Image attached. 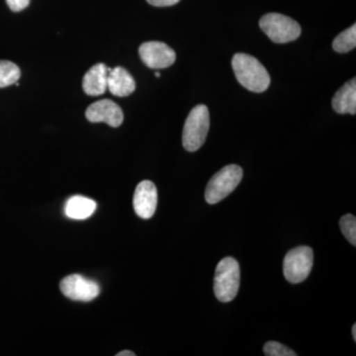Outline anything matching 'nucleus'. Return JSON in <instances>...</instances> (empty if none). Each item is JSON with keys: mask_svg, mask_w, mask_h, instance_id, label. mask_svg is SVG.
<instances>
[{"mask_svg": "<svg viewBox=\"0 0 356 356\" xmlns=\"http://www.w3.org/2000/svg\"><path fill=\"white\" fill-rule=\"evenodd\" d=\"M234 72L243 88L254 92H264L270 84V76L259 60L247 55L236 54L232 60Z\"/></svg>", "mask_w": 356, "mask_h": 356, "instance_id": "f257e3e1", "label": "nucleus"}, {"mask_svg": "<svg viewBox=\"0 0 356 356\" xmlns=\"http://www.w3.org/2000/svg\"><path fill=\"white\" fill-rule=\"evenodd\" d=\"M241 271L233 257H225L218 264L214 278L216 298L222 303L233 301L240 289Z\"/></svg>", "mask_w": 356, "mask_h": 356, "instance_id": "f03ea898", "label": "nucleus"}, {"mask_svg": "<svg viewBox=\"0 0 356 356\" xmlns=\"http://www.w3.org/2000/svg\"><path fill=\"white\" fill-rule=\"evenodd\" d=\"M210 128V115L207 106L194 107L185 121L182 144L188 152H196L203 146Z\"/></svg>", "mask_w": 356, "mask_h": 356, "instance_id": "7ed1b4c3", "label": "nucleus"}, {"mask_svg": "<svg viewBox=\"0 0 356 356\" xmlns=\"http://www.w3.org/2000/svg\"><path fill=\"white\" fill-rule=\"evenodd\" d=\"M243 170L241 166L229 165L222 168L211 178L205 191L207 203L217 204L229 196L242 181Z\"/></svg>", "mask_w": 356, "mask_h": 356, "instance_id": "20e7f679", "label": "nucleus"}, {"mask_svg": "<svg viewBox=\"0 0 356 356\" xmlns=\"http://www.w3.org/2000/svg\"><path fill=\"white\" fill-rule=\"evenodd\" d=\"M259 26L274 43H289L299 38L301 34V27L298 23L283 14H266L262 16Z\"/></svg>", "mask_w": 356, "mask_h": 356, "instance_id": "39448f33", "label": "nucleus"}, {"mask_svg": "<svg viewBox=\"0 0 356 356\" xmlns=\"http://www.w3.org/2000/svg\"><path fill=\"white\" fill-rule=\"evenodd\" d=\"M314 264V252L310 247L293 248L283 261V273L293 284L303 282L311 273Z\"/></svg>", "mask_w": 356, "mask_h": 356, "instance_id": "423d86ee", "label": "nucleus"}, {"mask_svg": "<svg viewBox=\"0 0 356 356\" xmlns=\"http://www.w3.org/2000/svg\"><path fill=\"white\" fill-rule=\"evenodd\" d=\"M60 291L74 301L90 302L99 295L100 287L95 281L79 274L67 276L60 282Z\"/></svg>", "mask_w": 356, "mask_h": 356, "instance_id": "0eeeda50", "label": "nucleus"}, {"mask_svg": "<svg viewBox=\"0 0 356 356\" xmlns=\"http://www.w3.org/2000/svg\"><path fill=\"white\" fill-rule=\"evenodd\" d=\"M140 57L151 69H165L175 64L177 55L170 47L161 42L152 41L140 44Z\"/></svg>", "mask_w": 356, "mask_h": 356, "instance_id": "6e6552de", "label": "nucleus"}, {"mask_svg": "<svg viewBox=\"0 0 356 356\" xmlns=\"http://www.w3.org/2000/svg\"><path fill=\"white\" fill-rule=\"evenodd\" d=\"M86 118L91 123H106L110 127L117 128L124 120L123 111L119 105L109 99H102L89 105Z\"/></svg>", "mask_w": 356, "mask_h": 356, "instance_id": "1a4fd4ad", "label": "nucleus"}, {"mask_svg": "<svg viewBox=\"0 0 356 356\" xmlns=\"http://www.w3.org/2000/svg\"><path fill=\"white\" fill-rule=\"evenodd\" d=\"M133 205L136 214L142 219L153 217L158 205V191L156 185L149 180L140 182L134 194Z\"/></svg>", "mask_w": 356, "mask_h": 356, "instance_id": "9d476101", "label": "nucleus"}, {"mask_svg": "<svg viewBox=\"0 0 356 356\" xmlns=\"http://www.w3.org/2000/svg\"><path fill=\"white\" fill-rule=\"evenodd\" d=\"M111 69L104 64L93 65L83 76V88L84 92L89 96L104 95L107 90V79Z\"/></svg>", "mask_w": 356, "mask_h": 356, "instance_id": "9b49d317", "label": "nucleus"}, {"mask_svg": "<svg viewBox=\"0 0 356 356\" xmlns=\"http://www.w3.org/2000/svg\"><path fill=\"white\" fill-rule=\"evenodd\" d=\"M107 89L114 96L126 97L135 91L136 83L127 70L124 67H117L109 72Z\"/></svg>", "mask_w": 356, "mask_h": 356, "instance_id": "f8f14e48", "label": "nucleus"}, {"mask_svg": "<svg viewBox=\"0 0 356 356\" xmlns=\"http://www.w3.org/2000/svg\"><path fill=\"white\" fill-rule=\"evenodd\" d=\"M332 107L339 114L356 113V79H350L337 91L332 98Z\"/></svg>", "mask_w": 356, "mask_h": 356, "instance_id": "ddd939ff", "label": "nucleus"}, {"mask_svg": "<svg viewBox=\"0 0 356 356\" xmlns=\"http://www.w3.org/2000/svg\"><path fill=\"white\" fill-rule=\"evenodd\" d=\"M96 207L97 205L92 199L81 195L72 196L65 203V214L70 219L86 220L92 216Z\"/></svg>", "mask_w": 356, "mask_h": 356, "instance_id": "4468645a", "label": "nucleus"}, {"mask_svg": "<svg viewBox=\"0 0 356 356\" xmlns=\"http://www.w3.org/2000/svg\"><path fill=\"white\" fill-rule=\"evenodd\" d=\"M21 72L18 65L9 60H0V88L13 86L19 81Z\"/></svg>", "mask_w": 356, "mask_h": 356, "instance_id": "2eb2a0df", "label": "nucleus"}, {"mask_svg": "<svg viewBox=\"0 0 356 356\" xmlns=\"http://www.w3.org/2000/svg\"><path fill=\"white\" fill-rule=\"evenodd\" d=\"M356 46V25H353L348 30L341 33L332 43V48L337 53H348Z\"/></svg>", "mask_w": 356, "mask_h": 356, "instance_id": "dca6fc26", "label": "nucleus"}, {"mask_svg": "<svg viewBox=\"0 0 356 356\" xmlns=\"http://www.w3.org/2000/svg\"><path fill=\"white\" fill-rule=\"evenodd\" d=\"M343 235L348 238V242L353 245H356V219L353 215L348 214L341 217L339 221Z\"/></svg>", "mask_w": 356, "mask_h": 356, "instance_id": "f3484780", "label": "nucleus"}, {"mask_svg": "<svg viewBox=\"0 0 356 356\" xmlns=\"http://www.w3.org/2000/svg\"><path fill=\"white\" fill-rule=\"evenodd\" d=\"M266 356H296V353L277 341H268L264 348Z\"/></svg>", "mask_w": 356, "mask_h": 356, "instance_id": "a211bd4d", "label": "nucleus"}, {"mask_svg": "<svg viewBox=\"0 0 356 356\" xmlns=\"http://www.w3.org/2000/svg\"><path fill=\"white\" fill-rule=\"evenodd\" d=\"M6 2L11 10L19 13L29 6L30 0H6Z\"/></svg>", "mask_w": 356, "mask_h": 356, "instance_id": "6ab92c4d", "label": "nucleus"}, {"mask_svg": "<svg viewBox=\"0 0 356 356\" xmlns=\"http://www.w3.org/2000/svg\"><path fill=\"white\" fill-rule=\"evenodd\" d=\"M151 6L156 7L172 6L178 3L180 0H147Z\"/></svg>", "mask_w": 356, "mask_h": 356, "instance_id": "aec40b11", "label": "nucleus"}, {"mask_svg": "<svg viewBox=\"0 0 356 356\" xmlns=\"http://www.w3.org/2000/svg\"><path fill=\"white\" fill-rule=\"evenodd\" d=\"M135 353L130 350H123L121 353H117L116 356H135Z\"/></svg>", "mask_w": 356, "mask_h": 356, "instance_id": "412c9836", "label": "nucleus"}, {"mask_svg": "<svg viewBox=\"0 0 356 356\" xmlns=\"http://www.w3.org/2000/svg\"><path fill=\"white\" fill-rule=\"evenodd\" d=\"M353 341H356V324L353 325Z\"/></svg>", "mask_w": 356, "mask_h": 356, "instance_id": "4be33fe9", "label": "nucleus"}, {"mask_svg": "<svg viewBox=\"0 0 356 356\" xmlns=\"http://www.w3.org/2000/svg\"><path fill=\"white\" fill-rule=\"evenodd\" d=\"M156 77L161 76V74H159V72H156Z\"/></svg>", "mask_w": 356, "mask_h": 356, "instance_id": "5701e85b", "label": "nucleus"}]
</instances>
